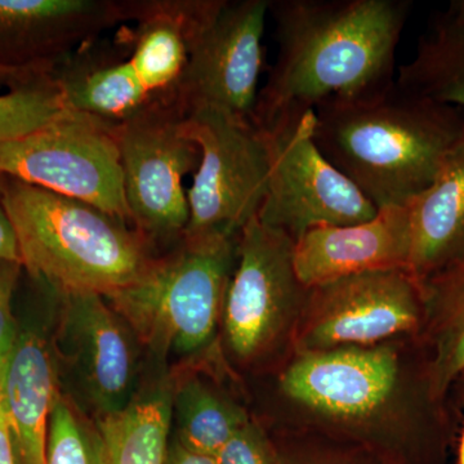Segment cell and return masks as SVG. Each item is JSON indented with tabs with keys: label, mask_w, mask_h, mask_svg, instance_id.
Masks as SVG:
<instances>
[{
	"label": "cell",
	"mask_w": 464,
	"mask_h": 464,
	"mask_svg": "<svg viewBox=\"0 0 464 464\" xmlns=\"http://www.w3.org/2000/svg\"><path fill=\"white\" fill-rule=\"evenodd\" d=\"M0 464H18L14 441L3 409L0 411Z\"/></svg>",
	"instance_id": "cell-31"
},
{
	"label": "cell",
	"mask_w": 464,
	"mask_h": 464,
	"mask_svg": "<svg viewBox=\"0 0 464 464\" xmlns=\"http://www.w3.org/2000/svg\"><path fill=\"white\" fill-rule=\"evenodd\" d=\"M396 83L426 99L464 109V24L445 12L418 42L411 63L399 69Z\"/></svg>",
	"instance_id": "cell-22"
},
{
	"label": "cell",
	"mask_w": 464,
	"mask_h": 464,
	"mask_svg": "<svg viewBox=\"0 0 464 464\" xmlns=\"http://www.w3.org/2000/svg\"><path fill=\"white\" fill-rule=\"evenodd\" d=\"M315 115L320 151L378 209L422 194L464 136L460 109L398 83L368 99L323 103Z\"/></svg>",
	"instance_id": "cell-4"
},
{
	"label": "cell",
	"mask_w": 464,
	"mask_h": 464,
	"mask_svg": "<svg viewBox=\"0 0 464 464\" xmlns=\"http://www.w3.org/2000/svg\"><path fill=\"white\" fill-rule=\"evenodd\" d=\"M295 244L257 217L237 237L218 347L241 383L271 373L295 353L308 288L295 271Z\"/></svg>",
	"instance_id": "cell-7"
},
{
	"label": "cell",
	"mask_w": 464,
	"mask_h": 464,
	"mask_svg": "<svg viewBox=\"0 0 464 464\" xmlns=\"http://www.w3.org/2000/svg\"><path fill=\"white\" fill-rule=\"evenodd\" d=\"M448 12L453 14L458 21L464 24V0H454V2H451Z\"/></svg>",
	"instance_id": "cell-33"
},
{
	"label": "cell",
	"mask_w": 464,
	"mask_h": 464,
	"mask_svg": "<svg viewBox=\"0 0 464 464\" xmlns=\"http://www.w3.org/2000/svg\"><path fill=\"white\" fill-rule=\"evenodd\" d=\"M216 459L218 464H279L273 440L256 417L228 440Z\"/></svg>",
	"instance_id": "cell-26"
},
{
	"label": "cell",
	"mask_w": 464,
	"mask_h": 464,
	"mask_svg": "<svg viewBox=\"0 0 464 464\" xmlns=\"http://www.w3.org/2000/svg\"><path fill=\"white\" fill-rule=\"evenodd\" d=\"M164 464H218L216 457L206 456L197 453L190 449L183 447L181 442L176 439L168 447L166 463Z\"/></svg>",
	"instance_id": "cell-30"
},
{
	"label": "cell",
	"mask_w": 464,
	"mask_h": 464,
	"mask_svg": "<svg viewBox=\"0 0 464 464\" xmlns=\"http://www.w3.org/2000/svg\"><path fill=\"white\" fill-rule=\"evenodd\" d=\"M182 121L158 116L114 130L130 224L157 249L182 240L190 218L183 181L199 166L200 149Z\"/></svg>",
	"instance_id": "cell-13"
},
{
	"label": "cell",
	"mask_w": 464,
	"mask_h": 464,
	"mask_svg": "<svg viewBox=\"0 0 464 464\" xmlns=\"http://www.w3.org/2000/svg\"><path fill=\"white\" fill-rule=\"evenodd\" d=\"M224 362L204 366L183 378L173 389V418L176 417V439L183 447L197 453L216 457L228 440L253 420L244 386ZM235 377V375H234Z\"/></svg>",
	"instance_id": "cell-19"
},
{
	"label": "cell",
	"mask_w": 464,
	"mask_h": 464,
	"mask_svg": "<svg viewBox=\"0 0 464 464\" xmlns=\"http://www.w3.org/2000/svg\"><path fill=\"white\" fill-rule=\"evenodd\" d=\"M423 324L422 282L406 268L353 275L308 288L295 351L373 346Z\"/></svg>",
	"instance_id": "cell-11"
},
{
	"label": "cell",
	"mask_w": 464,
	"mask_h": 464,
	"mask_svg": "<svg viewBox=\"0 0 464 464\" xmlns=\"http://www.w3.org/2000/svg\"><path fill=\"white\" fill-rule=\"evenodd\" d=\"M411 241L409 206L384 207L371 221L304 232L295 244V267L307 288L357 274L408 270Z\"/></svg>",
	"instance_id": "cell-16"
},
{
	"label": "cell",
	"mask_w": 464,
	"mask_h": 464,
	"mask_svg": "<svg viewBox=\"0 0 464 464\" xmlns=\"http://www.w3.org/2000/svg\"><path fill=\"white\" fill-rule=\"evenodd\" d=\"M408 206V271L423 282L464 259V136L445 159L435 181Z\"/></svg>",
	"instance_id": "cell-18"
},
{
	"label": "cell",
	"mask_w": 464,
	"mask_h": 464,
	"mask_svg": "<svg viewBox=\"0 0 464 464\" xmlns=\"http://www.w3.org/2000/svg\"><path fill=\"white\" fill-rule=\"evenodd\" d=\"M266 430L279 464H390L362 445L322 433Z\"/></svg>",
	"instance_id": "cell-25"
},
{
	"label": "cell",
	"mask_w": 464,
	"mask_h": 464,
	"mask_svg": "<svg viewBox=\"0 0 464 464\" xmlns=\"http://www.w3.org/2000/svg\"><path fill=\"white\" fill-rule=\"evenodd\" d=\"M173 420V389L139 391L121 411L97 420L105 464H164Z\"/></svg>",
	"instance_id": "cell-20"
},
{
	"label": "cell",
	"mask_w": 464,
	"mask_h": 464,
	"mask_svg": "<svg viewBox=\"0 0 464 464\" xmlns=\"http://www.w3.org/2000/svg\"><path fill=\"white\" fill-rule=\"evenodd\" d=\"M2 393H0V411H2Z\"/></svg>",
	"instance_id": "cell-35"
},
{
	"label": "cell",
	"mask_w": 464,
	"mask_h": 464,
	"mask_svg": "<svg viewBox=\"0 0 464 464\" xmlns=\"http://www.w3.org/2000/svg\"><path fill=\"white\" fill-rule=\"evenodd\" d=\"M315 125V110L290 108L257 127L270 161L267 192L257 218L295 241L310 228L362 224L378 213L320 151Z\"/></svg>",
	"instance_id": "cell-8"
},
{
	"label": "cell",
	"mask_w": 464,
	"mask_h": 464,
	"mask_svg": "<svg viewBox=\"0 0 464 464\" xmlns=\"http://www.w3.org/2000/svg\"><path fill=\"white\" fill-rule=\"evenodd\" d=\"M23 265L0 261V387L18 338L12 316V297L16 289Z\"/></svg>",
	"instance_id": "cell-27"
},
{
	"label": "cell",
	"mask_w": 464,
	"mask_h": 464,
	"mask_svg": "<svg viewBox=\"0 0 464 464\" xmlns=\"http://www.w3.org/2000/svg\"><path fill=\"white\" fill-rule=\"evenodd\" d=\"M127 20V0H0V65L54 66Z\"/></svg>",
	"instance_id": "cell-15"
},
{
	"label": "cell",
	"mask_w": 464,
	"mask_h": 464,
	"mask_svg": "<svg viewBox=\"0 0 464 464\" xmlns=\"http://www.w3.org/2000/svg\"><path fill=\"white\" fill-rule=\"evenodd\" d=\"M53 66L39 65L25 67H11L0 65V88L9 91L29 83L44 72H50Z\"/></svg>",
	"instance_id": "cell-29"
},
{
	"label": "cell",
	"mask_w": 464,
	"mask_h": 464,
	"mask_svg": "<svg viewBox=\"0 0 464 464\" xmlns=\"http://www.w3.org/2000/svg\"><path fill=\"white\" fill-rule=\"evenodd\" d=\"M21 264L58 293L108 297L150 267L159 250L119 217L0 174Z\"/></svg>",
	"instance_id": "cell-5"
},
{
	"label": "cell",
	"mask_w": 464,
	"mask_h": 464,
	"mask_svg": "<svg viewBox=\"0 0 464 464\" xmlns=\"http://www.w3.org/2000/svg\"><path fill=\"white\" fill-rule=\"evenodd\" d=\"M408 0H271L277 54L255 125L290 108L368 99L396 83Z\"/></svg>",
	"instance_id": "cell-2"
},
{
	"label": "cell",
	"mask_w": 464,
	"mask_h": 464,
	"mask_svg": "<svg viewBox=\"0 0 464 464\" xmlns=\"http://www.w3.org/2000/svg\"><path fill=\"white\" fill-rule=\"evenodd\" d=\"M424 324L420 338L430 353L433 384L449 398L464 372V259L422 282Z\"/></svg>",
	"instance_id": "cell-21"
},
{
	"label": "cell",
	"mask_w": 464,
	"mask_h": 464,
	"mask_svg": "<svg viewBox=\"0 0 464 464\" xmlns=\"http://www.w3.org/2000/svg\"><path fill=\"white\" fill-rule=\"evenodd\" d=\"M45 464H105L97 423L60 392L52 409Z\"/></svg>",
	"instance_id": "cell-24"
},
{
	"label": "cell",
	"mask_w": 464,
	"mask_h": 464,
	"mask_svg": "<svg viewBox=\"0 0 464 464\" xmlns=\"http://www.w3.org/2000/svg\"><path fill=\"white\" fill-rule=\"evenodd\" d=\"M57 364L50 343L39 333H18L2 393L18 464H45L48 427L58 395Z\"/></svg>",
	"instance_id": "cell-17"
},
{
	"label": "cell",
	"mask_w": 464,
	"mask_h": 464,
	"mask_svg": "<svg viewBox=\"0 0 464 464\" xmlns=\"http://www.w3.org/2000/svg\"><path fill=\"white\" fill-rule=\"evenodd\" d=\"M66 109L63 88L50 70L0 96V141L35 132Z\"/></svg>",
	"instance_id": "cell-23"
},
{
	"label": "cell",
	"mask_w": 464,
	"mask_h": 464,
	"mask_svg": "<svg viewBox=\"0 0 464 464\" xmlns=\"http://www.w3.org/2000/svg\"><path fill=\"white\" fill-rule=\"evenodd\" d=\"M182 130L200 149L188 188L185 237H239L258 216L267 192L270 161L261 130L216 112L186 116Z\"/></svg>",
	"instance_id": "cell-10"
},
{
	"label": "cell",
	"mask_w": 464,
	"mask_h": 464,
	"mask_svg": "<svg viewBox=\"0 0 464 464\" xmlns=\"http://www.w3.org/2000/svg\"><path fill=\"white\" fill-rule=\"evenodd\" d=\"M237 237H183L139 279L105 299L152 355L216 353Z\"/></svg>",
	"instance_id": "cell-6"
},
{
	"label": "cell",
	"mask_w": 464,
	"mask_h": 464,
	"mask_svg": "<svg viewBox=\"0 0 464 464\" xmlns=\"http://www.w3.org/2000/svg\"><path fill=\"white\" fill-rule=\"evenodd\" d=\"M0 261L21 264L16 234H14V226H12L7 210L3 204L2 191H0Z\"/></svg>",
	"instance_id": "cell-28"
},
{
	"label": "cell",
	"mask_w": 464,
	"mask_h": 464,
	"mask_svg": "<svg viewBox=\"0 0 464 464\" xmlns=\"http://www.w3.org/2000/svg\"><path fill=\"white\" fill-rule=\"evenodd\" d=\"M458 464H464V426L458 435Z\"/></svg>",
	"instance_id": "cell-34"
},
{
	"label": "cell",
	"mask_w": 464,
	"mask_h": 464,
	"mask_svg": "<svg viewBox=\"0 0 464 464\" xmlns=\"http://www.w3.org/2000/svg\"><path fill=\"white\" fill-rule=\"evenodd\" d=\"M215 0H127L112 35L82 45L52 69L67 109L116 130L142 119H185L192 45Z\"/></svg>",
	"instance_id": "cell-3"
},
{
	"label": "cell",
	"mask_w": 464,
	"mask_h": 464,
	"mask_svg": "<svg viewBox=\"0 0 464 464\" xmlns=\"http://www.w3.org/2000/svg\"><path fill=\"white\" fill-rule=\"evenodd\" d=\"M0 174L85 201L130 224L115 132L66 109L21 139L0 141Z\"/></svg>",
	"instance_id": "cell-9"
},
{
	"label": "cell",
	"mask_w": 464,
	"mask_h": 464,
	"mask_svg": "<svg viewBox=\"0 0 464 464\" xmlns=\"http://www.w3.org/2000/svg\"><path fill=\"white\" fill-rule=\"evenodd\" d=\"M449 396H450L451 401L456 405L458 411H460L464 409V372L458 375L457 380L454 381Z\"/></svg>",
	"instance_id": "cell-32"
},
{
	"label": "cell",
	"mask_w": 464,
	"mask_h": 464,
	"mask_svg": "<svg viewBox=\"0 0 464 464\" xmlns=\"http://www.w3.org/2000/svg\"><path fill=\"white\" fill-rule=\"evenodd\" d=\"M255 382L253 415L266 429L322 433L390 464H448L460 411L439 395L420 335L373 346L295 351Z\"/></svg>",
	"instance_id": "cell-1"
},
{
	"label": "cell",
	"mask_w": 464,
	"mask_h": 464,
	"mask_svg": "<svg viewBox=\"0 0 464 464\" xmlns=\"http://www.w3.org/2000/svg\"><path fill=\"white\" fill-rule=\"evenodd\" d=\"M271 0H215L192 45L185 115L216 112L255 124Z\"/></svg>",
	"instance_id": "cell-12"
},
{
	"label": "cell",
	"mask_w": 464,
	"mask_h": 464,
	"mask_svg": "<svg viewBox=\"0 0 464 464\" xmlns=\"http://www.w3.org/2000/svg\"><path fill=\"white\" fill-rule=\"evenodd\" d=\"M53 292L60 304L56 355L70 386L97 420L121 411L139 392L141 343L102 295Z\"/></svg>",
	"instance_id": "cell-14"
}]
</instances>
